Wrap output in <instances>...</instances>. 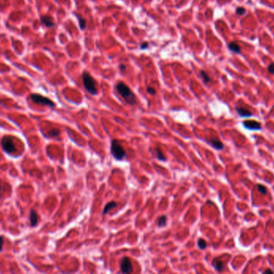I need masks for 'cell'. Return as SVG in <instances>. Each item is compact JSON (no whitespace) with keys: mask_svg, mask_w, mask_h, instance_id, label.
I'll list each match as a JSON object with an SVG mask.
<instances>
[{"mask_svg":"<svg viewBox=\"0 0 274 274\" xmlns=\"http://www.w3.org/2000/svg\"><path fill=\"white\" fill-rule=\"evenodd\" d=\"M0 195H1V186H0Z\"/></svg>","mask_w":274,"mask_h":274,"instance_id":"29","label":"cell"},{"mask_svg":"<svg viewBox=\"0 0 274 274\" xmlns=\"http://www.w3.org/2000/svg\"><path fill=\"white\" fill-rule=\"evenodd\" d=\"M31 99L35 103L44 105L50 106V107H54L55 106V103L52 100H50L49 98L43 97V96L39 95V94H36V93L31 94Z\"/></svg>","mask_w":274,"mask_h":274,"instance_id":"4","label":"cell"},{"mask_svg":"<svg viewBox=\"0 0 274 274\" xmlns=\"http://www.w3.org/2000/svg\"><path fill=\"white\" fill-rule=\"evenodd\" d=\"M244 127L250 130H261V125L260 122H257L255 120H248L243 122Z\"/></svg>","mask_w":274,"mask_h":274,"instance_id":"7","label":"cell"},{"mask_svg":"<svg viewBox=\"0 0 274 274\" xmlns=\"http://www.w3.org/2000/svg\"><path fill=\"white\" fill-rule=\"evenodd\" d=\"M60 134V131L57 129H54V130H51V131L48 132V135L51 138H55L57 136H59Z\"/></svg>","mask_w":274,"mask_h":274,"instance_id":"21","label":"cell"},{"mask_svg":"<svg viewBox=\"0 0 274 274\" xmlns=\"http://www.w3.org/2000/svg\"><path fill=\"white\" fill-rule=\"evenodd\" d=\"M117 207V203L115 202V201H111V202H109L108 204H107L105 205L104 208L103 210V215H107L108 212H110L111 210H112L113 208H115Z\"/></svg>","mask_w":274,"mask_h":274,"instance_id":"11","label":"cell"},{"mask_svg":"<svg viewBox=\"0 0 274 274\" xmlns=\"http://www.w3.org/2000/svg\"><path fill=\"white\" fill-rule=\"evenodd\" d=\"M120 271L124 273H131L133 272L132 264L128 257H123L120 261Z\"/></svg>","mask_w":274,"mask_h":274,"instance_id":"6","label":"cell"},{"mask_svg":"<svg viewBox=\"0 0 274 274\" xmlns=\"http://www.w3.org/2000/svg\"><path fill=\"white\" fill-rule=\"evenodd\" d=\"M208 142H209L210 145H211L213 148H215L216 149L221 150V149H224L223 143H222V142H221L219 139L212 138V139H210V141H208Z\"/></svg>","mask_w":274,"mask_h":274,"instance_id":"8","label":"cell"},{"mask_svg":"<svg viewBox=\"0 0 274 274\" xmlns=\"http://www.w3.org/2000/svg\"><path fill=\"white\" fill-rule=\"evenodd\" d=\"M228 49L232 51L234 53H237V54H239L241 52V48H240V47L237 44V43H235V42H231V43H229L228 44Z\"/></svg>","mask_w":274,"mask_h":274,"instance_id":"14","label":"cell"},{"mask_svg":"<svg viewBox=\"0 0 274 274\" xmlns=\"http://www.w3.org/2000/svg\"><path fill=\"white\" fill-rule=\"evenodd\" d=\"M111 153L112 156L117 160H122L125 156L126 152L120 142L116 140H113L111 144Z\"/></svg>","mask_w":274,"mask_h":274,"instance_id":"3","label":"cell"},{"mask_svg":"<svg viewBox=\"0 0 274 274\" xmlns=\"http://www.w3.org/2000/svg\"><path fill=\"white\" fill-rule=\"evenodd\" d=\"M237 114H239L240 117H252V115H253V114H252L249 110H248V109H245V108H240V107H237Z\"/></svg>","mask_w":274,"mask_h":274,"instance_id":"12","label":"cell"},{"mask_svg":"<svg viewBox=\"0 0 274 274\" xmlns=\"http://www.w3.org/2000/svg\"><path fill=\"white\" fill-rule=\"evenodd\" d=\"M148 43L144 42V43H142V44H141V45H140V48L145 49V48H148Z\"/></svg>","mask_w":274,"mask_h":274,"instance_id":"26","label":"cell"},{"mask_svg":"<svg viewBox=\"0 0 274 274\" xmlns=\"http://www.w3.org/2000/svg\"><path fill=\"white\" fill-rule=\"evenodd\" d=\"M212 266L217 272H221L224 269V264L219 259H214L212 261Z\"/></svg>","mask_w":274,"mask_h":274,"instance_id":"13","label":"cell"},{"mask_svg":"<svg viewBox=\"0 0 274 274\" xmlns=\"http://www.w3.org/2000/svg\"><path fill=\"white\" fill-rule=\"evenodd\" d=\"M1 145H2L3 149H4L7 154H12V153L15 152V149H15V144H14L11 137H7H7H4V138L2 139Z\"/></svg>","mask_w":274,"mask_h":274,"instance_id":"5","label":"cell"},{"mask_svg":"<svg viewBox=\"0 0 274 274\" xmlns=\"http://www.w3.org/2000/svg\"><path fill=\"white\" fill-rule=\"evenodd\" d=\"M79 27H80L81 30H84L86 28L87 25L86 19H83L82 17H79Z\"/></svg>","mask_w":274,"mask_h":274,"instance_id":"19","label":"cell"},{"mask_svg":"<svg viewBox=\"0 0 274 274\" xmlns=\"http://www.w3.org/2000/svg\"><path fill=\"white\" fill-rule=\"evenodd\" d=\"M125 69H126V67H125V66L124 65V64H122V65H120V70L121 71H125Z\"/></svg>","mask_w":274,"mask_h":274,"instance_id":"28","label":"cell"},{"mask_svg":"<svg viewBox=\"0 0 274 274\" xmlns=\"http://www.w3.org/2000/svg\"><path fill=\"white\" fill-rule=\"evenodd\" d=\"M264 273L265 274V273H273V270H271V269H266L265 271H264Z\"/></svg>","mask_w":274,"mask_h":274,"instance_id":"27","label":"cell"},{"mask_svg":"<svg viewBox=\"0 0 274 274\" xmlns=\"http://www.w3.org/2000/svg\"><path fill=\"white\" fill-rule=\"evenodd\" d=\"M82 78H83V85L87 91L91 95H96L98 90H97L96 83H95V79L87 72H83Z\"/></svg>","mask_w":274,"mask_h":274,"instance_id":"2","label":"cell"},{"mask_svg":"<svg viewBox=\"0 0 274 274\" xmlns=\"http://www.w3.org/2000/svg\"><path fill=\"white\" fill-rule=\"evenodd\" d=\"M257 190L259 192L262 194V195H267V193H268V190H267V188H266L265 186H264L262 184H257Z\"/></svg>","mask_w":274,"mask_h":274,"instance_id":"16","label":"cell"},{"mask_svg":"<svg viewBox=\"0 0 274 274\" xmlns=\"http://www.w3.org/2000/svg\"><path fill=\"white\" fill-rule=\"evenodd\" d=\"M268 71L269 73L274 74V63H271L268 67Z\"/></svg>","mask_w":274,"mask_h":274,"instance_id":"24","label":"cell"},{"mask_svg":"<svg viewBox=\"0 0 274 274\" xmlns=\"http://www.w3.org/2000/svg\"><path fill=\"white\" fill-rule=\"evenodd\" d=\"M156 158H157L160 161H164V162H165V161L167 160L166 156L164 155V154L163 153V151H162L161 149H159V148H156Z\"/></svg>","mask_w":274,"mask_h":274,"instance_id":"15","label":"cell"},{"mask_svg":"<svg viewBox=\"0 0 274 274\" xmlns=\"http://www.w3.org/2000/svg\"><path fill=\"white\" fill-rule=\"evenodd\" d=\"M3 242H4V237L0 236V251H2V249H3Z\"/></svg>","mask_w":274,"mask_h":274,"instance_id":"25","label":"cell"},{"mask_svg":"<svg viewBox=\"0 0 274 274\" xmlns=\"http://www.w3.org/2000/svg\"><path fill=\"white\" fill-rule=\"evenodd\" d=\"M116 89L117 92L120 93V95L124 98L127 103L132 105L136 104V96L131 90V89L126 84H124V82H119L118 84H116Z\"/></svg>","mask_w":274,"mask_h":274,"instance_id":"1","label":"cell"},{"mask_svg":"<svg viewBox=\"0 0 274 274\" xmlns=\"http://www.w3.org/2000/svg\"><path fill=\"white\" fill-rule=\"evenodd\" d=\"M30 222L31 227H35L38 224V215L34 210L30 212Z\"/></svg>","mask_w":274,"mask_h":274,"instance_id":"10","label":"cell"},{"mask_svg":"<svg viewBox=\"0 0 274 274\" xmlns=\"http://www.w3.org/2000/svg\"><path fill=\"white\" fill-rule=\"evenodd\" d=\"M200 76H201L202 79H203V81L205 84H208V83H209L211 81V78L209 77V76L204 71H200Z\"/></svg>","mask_w":274,"mask_h":274,"instance_id":"17","label":"cell"},{"mask_svg":"<svg viewBox=\"0 0 274 274\" xmlns=\"http://www.w3.org/2000/svg\"><path fill=\"white\" fill-rule=\"evenodd\" d=\"M236 12H237V15H245V12H246V10H245L244 7H238V8L236 10Z\"/></svg>","mask_w":274,"mask_h":274,"instance_id":"22","label":"cell"},{"mask_svg":"<svg viewBox=\"0 0 274 274\" xmlns=\"http://www.w3.org/2000/svg\"><path fill=\"white\" fill-rule=\"evenodd\" d=\"M166 223H167V217L165 216V215H162V216H160V217L159 218L157 224H158L159 227H164V226L166 225Z\"/></svg>","mask_w":274,"mask_h":274,"instance_id":"18","label":"cell"},{"mask_svg":"<svg viewBox=\"0 0 274 274\" xmlns=\"http://www.w3.org/2000/svg\"><path fill=\"white\" fill-rule=\"evenodd\" d=\"M41 21L43 23V24L45 25L46 27H53L55 25V23L53 21V19L51 18V16H49V15H44V16H42L41 18Z\"/></svg>","mask_w":274,"mask_h":274,"instance_id":"9","label":"cell"},{"mask_svg":"<svg viewBox=\"0 0 274 274\" xmlns=\"http://www.w3.org/2000/svg\"><path fill=\"white\" fill-rule=\"evenodd\" d=\"M198 247L200 248V249H204V248H206L207 247V242L205 241L204 239H200L198 240Z\"/></svg>","mask_w":274,"mask_h":274,"instance_id":"20","label":"cell"},{"mask_svg":"<svg viewBox=\"0 0 274 274\" xmlns=\"http://www.w3.org/2000/svg\"><path fill=\"white\" fill-rule=\"evenodd\" d=\"M147 92H148V93H149V94H151V95H155V94L156 93V89H153V88H152V87H148V88H147Z\"/></svg>","mask_w":274,"mask_h":274,"instance_id":"23","label":"cell"}]
</instances>
